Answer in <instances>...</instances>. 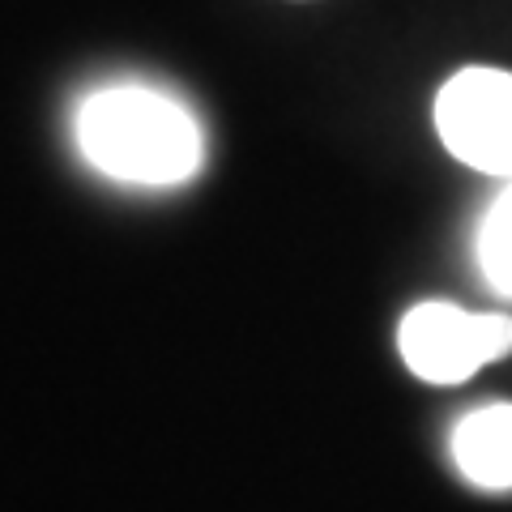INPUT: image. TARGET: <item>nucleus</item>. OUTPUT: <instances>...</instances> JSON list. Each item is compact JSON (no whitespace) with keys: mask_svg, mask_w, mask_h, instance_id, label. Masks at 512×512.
<instances>
[{"mask_svg":"<svg viewBox=\"0 0 512 512\" xmlns=\"http://www.w3.org/2000/svg\"><path fill=\"white\" fill-rule=\"evenodd\" d=\"M436 133L457 163L512 180V73L487 64L453 73L436 94Z\"/></svg>","mask_w":512,"mask_h":512,"instance_id":"nucleus-3","label":"nucleus"},{"mask_svg":"<svg viewBox=\"0 0 512 512\" xmlns=\"http://www.w3.org/2000/svg\"><path fill=\"white\" fill-rule=\"evenodd\" d=\"M77 146L94 171L124 184H184L197 175L205 141L197 116L146 86H116L86 99Z\"/></svg>","mask_w":512,"mask_h":512,"instance_id":"nucleus-1","label":"nucleus"},{"mask_svg":"<svg viewBox=\"0 0 512 512\" xmlns=\"http://www.w3.org/2000/svg\"><path fill=\"white\" fill-rule=\"evenodd\" d=\"M457 470L483 491H512V406H483L453 431Z\"/></svg>","mask_w":512,"mask_h":512,"instance_id":"nucleus-4","label":"nucleus"},{"mask_svg":"<svg viewBox=\"0 0 512 512\" xmlns=\"http://www.w3.org/2000/svg\"><path fill=\"white\" fill-rule=\"evenodd\" d=\"M478 265L495 291L512 299V180L491 201L483 227H478Z\"/></svg>","mask_w":512,"mask_h":512,"instance_id":"nucleus-5","label":"nucleus"},{"mask_svg":"<svg viewBox=\"0 0 512 512\" xmlns=\"http://www.w3.org/2000/svg\"><path fill=\"white\" fill-rule=\"evenodd\" d=\"M402 363L427 384H461L512 355V316L466 312L457 303H414L397 325Z\"/></svg>","mask_w":512,"mask_h":512,"instance_id":"nucleus-2","label":"nucleus"}]
</instances>
